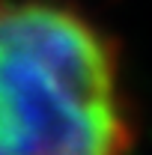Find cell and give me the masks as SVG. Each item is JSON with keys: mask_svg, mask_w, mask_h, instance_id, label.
Returning a JSON list of instances; mask_svg holds the SVG:
<instances>
[{"mask_svg": "<svg viewBox=\"0 0 152 155\" xmlns=\"http://www.w3.org/2000/svg\"><path fill=\"white\" fill-rule=\"evenodd\" d=\"M114 42L51 0H0V155H131Z\"/></svg>", "mask_w": 152, "mask_h": 155, "instance_id": "cell-1", "label": "cell"}]
</instances>
